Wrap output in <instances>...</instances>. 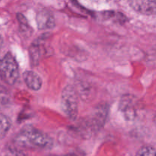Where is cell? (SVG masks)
Segmentation results:
<instances>
[{
    "label": "cell",
    "mask_w": 156,
    "mask_h": 156,
    "mask_svg": "<svg viewBox=\"0 0 156 156\" xmlns=\"http://www.w3.org/2000/svg\"><path fill=\"white\" fill-rule=\"evenodd\" d=\"M2 45H3V39L1 35H0V50H1L2 47Z\"/></svg>",
    "instance_id": "12"
},
{
    "label": "cell",
    "mask_w": 156,
    "mask_h": 156,
    "mask_svg": "<svg viewBox=\"0 0 156 156\" xmlns=\"http://www.w3.org/2000/svg\"><path fill=\"white\" fill-rule=\"evenodd\" d=\"M130 5L140 13L152 15L156 13V0H129Z\"/></svg>",
    "instance_id": "4"
},
{
    "label": "cell",
    "mask_w": 156,
    "mask_h": 156,
    "mask_svg": "<svg viewBox=\"0 0 156 156\" xmlns=\"http://www.w3.org/2000/svg\"><path fill=\"white\" fill-rule=\"evenodd\" d=\"M23 78L25 84L30 89L38 91L42 86V79L37 73L30 70H27L23 74Z\"/></svg>",
    "instance_id": "6"
},
{
    "label": "cell",
    "mask_w": 156,
    "mask_h": 156,
    "mask_svg": "<svg viewBox=\"0 0 156 156\" xmlns=\"http://www.w3.org/2000/svg\"><path fill=\"white\" fill-rule=\"evenodd\" d=\"M108 116V107H98L92 116V123L95 128L101 127L106 121Z\"/></svg>",
    "instance_id": "7"
},
{
    "label": "cell",
    "mask_w": 156,
    "mask_h": 156,
    "mask_svg": "<svg viewBox=\"0 0 156 156\" xmlns=\"http://www.w3.org/2000/svg\"><path fill=\"white\" fill-rule=\"evenodd\" d=\"M60 101L61 108L64 114L70 120H76L79 113V102L77 93L74 87L66 85L61 93Z\"/></svg>",
    "instance_id": "2"
},
{
    "label": "cell",
    "mask_w": 156,
    "mask_h": 156,
    "mask_svg": "<svg viewBox=\"0 0 156 156\" xmlns=\"http://www.w3.org/2000/svg\"><path fill=\"white\" fill-rule=\"evenodd\" d=\"M138 155H156V150L152 146H146L140 149L137 152Z\"/></svg>",
    "instance_id": "11"
},
{
    "label": "cell",
    "mask_w": 156,
    "mask_h": 156,
    "mask_svg": "<svg viewBox=\"0 0 156 156\" xmlns=\"http://www.w3.org/2000/svg\"><path fill=\"white\" fill-rule=\"evenodd\" d=\"M0 77L8 85H14L19 77V69L16 59L8 52L0 59Z\"/></svg>",
    "instance_id": "3"
},
{
    "label": "cell",
    "mask_w": 156,
    "mask_h": 156,
    "mask_svg": "<svg viewBox=\"0 0 156 156\" xmlns=\"http://www.w3.org/2000/svg\"><path fill=\"white\" fill-rule=\"evenodd\" d=\"M40 47H41L40 44L35 42L31 44L29 49V56H30V62L33 66H37V64L39 63L41 56V50Z\"/></svg>",
    "instance_id": "8"
},
{
    "label": "cell",
    "mask_w": 156,
    "mask_h": 156,
    "mask_svg": "<svg viewBox=\"0 0 156 156\" xmlns=\"http://www.w3.org/2000/svg\"><path fill=\"white\" fill-rule=\"evenodd\" d=\"M131 101L129 100V97H126L125 100H122L120 102V108L121 111L124 113L127 119H133L136 115V111L134 109V106L131 105Z\"/></svg>",
    "instance_id": "9"
},
{
    "label": "cell",
    "mask_w": 156,
    "mask_h": 156,
    "mask_svg": "<svg viewBox=\"0 0 156 156\" xmlns=\"http://www.w3.org/2000/svg\"><path fill=\"white\" fill-rule=\"evenodd\" d=\"M15 143L27 149L49 150L53 146V141L47 134L31 125L24 126L15 137Z\"/></svg>",
    "instance_id": "1"
},
{
    "label": "cell",
    "mask_w": 156,
    "mask_h": 156,
    "mask_svg": "<svg viewBox=\"0 0 156 156\" xmlns=\"http://www.w3.org/2000/svg\"><path fill=\"white\" fill-rule=\"evenodd\" d=\"M36 21L40 30L52 29L55 27V18L49 10H41L37 14Z\"/></svg>",
    "instance_id": "5"
},
{
    "label": "cell",
    "mask_w": 156,
    "mask_h": 156,
    "mask_svg": "<svg viewBox=\"0 0 156 156\" xmlns=\"http://www.w3.org/2000/svg\"><path fill=\"white\" fill-rule=\"evenodd\" d=\"M12 123L6 115L0 114V140L4 138L10 129Z\"/></svg>",
    "instance_id": "10"
}]
</instances>
